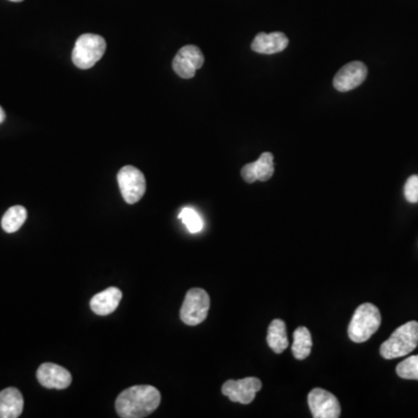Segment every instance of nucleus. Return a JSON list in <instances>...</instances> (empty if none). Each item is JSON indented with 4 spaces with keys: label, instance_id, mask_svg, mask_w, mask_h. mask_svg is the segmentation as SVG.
I'll return each instance as SVG.
<instances>
[{
    "label": "nucleus",
    "instance_id": "412c9836",
    "mask_svg": "<svg viewBox=\"0 0 418 418\" xmlns=\"http://www.w3.org/2000/svg\"><path fill=\"white\" fill-rule=\"evenodd\" d=\"M405 197L407 202L410 204H417L418 202V176L409 177L405 185Z\"/></svg>",
    "mask_w": 418,
    "mask_h": 418
},
{
    "label": "nucleus",
    "instance_id": "aec40b11",
    "mask_svg": "<svg viewBox=\"0 0 418 418\" xmlns=\"http://www.w3.org/2000/svg\"><path fill=\"white\" fill-rule=\"evenodd\" d=\"M396 373L402 379L418 380V356L407 358L396 368Z\"/></svg>",
    "mask_w": 418,
    "mask_h": 418
},
{
    "label": "nucleus",
    "instance_id": "0eeeda50",
    "mask_svg": "<svg viewBox=\"0 0 418 418\" xmlns=\"http://www.w3.org/2000/svg\"><path fill=\"white\" fill-rule=\"evenodd\" d=\"M204 63V54L197 45H185L173 58L172 67L180 78L191 79Z\"/></svg>",
    "mask_w": 418,
    "mask_h": 418
},
{
    "label": "nucleus",
    "instance_id": "20e7f679",
    "mask_svg": "<svg viewBox=\"0 0 418 418\" xmlns=\"http://www.w3.org/2000/svg\"><path fill=\"white\" fill-rule=\"evenodd\" d=\"M105 51V38L97 34H83L77 38L72 50V62L78 69L87 70L101 60Z\"/></svg>",
    "mask_w": 418,
    "mask_h": 418
},
{
    "label": "nucleus",
    "instance_id": "dca6fc26",
    "mask_svg": "<svg viewBox=\"0 0 418 418\" xmlns=\"http://www.w3.org/2000/svg\"><path fill=\"white\" fill-rule=\"evenodd\" d=\"M268 344L275 353H282L288 348L287 330L282 319H273L268 330Z\"/></svg>",
    "mask_w": 418,
    "mask_h": 418
},
{
    "label": "nucleus",
    "instance_id": "5701e85b",
    "mask_svg": "<svg viewBox=\"0 0 418 418\" xmlns=\"http://www.w3.org/2000/svg\"><path fill=\"white\" fill-rule=\"evenodd\" d=\"M10 1H13V3H20V1H23V0H10Z\"/></svg>",
    "mask_w": 418,
    "mask_h": 418
},
{
    "label": "nucleus",
    "instance_id": "39448f33",
    "mask_svg": "<svg viewBox=\"0 0 418 418\" xmlns=\"http://www.w3.org/2000/svg\"><path fill=\"white\" fill-rule=\"evenodd\" d=\"M211 307V299L207 292L202 288H192L186 294L180 309V319L187 326H198L204 322Z\"/></svg>",
    "mask_w": 418,
    "mask_h": 418
},
{
    "label": "nucleus",
    "instance_id": "ddd939ff",
    "mask_svg": "<svg viewBox=\"0 0 418 418\" xmlns=\"http://www.w3.org/2000/svg\"><path fill=\"white\" fill-rule=\"evenodd\" d=\"M290 40L284 33L275 32L266 34L259 33L253 40L251 49L259 54L272 55L281 53L287 48Z\"/></svg>",
    "mask_w": 418,
    "mask_h": 418
},
{
    "label": "nucleus",
    "instance_id": "9d476101",
    "mask_svg": "<svg viewBox=\"0 0 418 418\" xmlns=\"http://www.w3.org/2000/svg\"><path fill=\"white\" fill-rule=\"evenodd\" d=\"M368 77V67L363 62L355 61L346 64L336 74L334 87L339 92H348L357 89Z\"/></svg>",
    "mask_w": 418,
    "mask_h": 418
},
{
    "label": "nucleus",
    "instance_id": "423d86ee",
    "mask_svg": "<svg viewBox=\"0 0 418 418\" xmlns=\"http://www.w3.org/2000/svg\"><path fill=\"white\" fill-rule=\"evenodd\" d=\"M118 182L122 197L129 204L140 202L147 189L145 177L135 166H123L119 171Z\"/></svg>",
    "mask_w": 418,
    "mask_h": 418
},
{
    "label": "nucleus",
    "instance_id": "2eb2a0df",
    "mask_svg": "<svg viewBox=\"0 0 418 418\" xmlns=\"http://www.w3.org/2000/svg\"><path fill=\"white\" fill-rule=\"evenodd\" d=\"M23 397L19 390L9 387L0 392V418H16L23 414Z\"/></svg>",
    "mask_w": 418,
    "mask_h": 418
},
{
    "label": "nucleus",
    "instance_id": "f257e3e1",
    "mask_svg": "<svg viewBox=\"0 0 418 418\" xmlns=\"http://www.w3.org/2000/svg\"><path fill=\"white\" fill-rule=\"evenodd\" d=\"M160 403V390L149 385H140L120 393L115 409L122 418H143L153 414Z\"/></svg>",
    "mask_w": 418,
    "mask_h": 418
},
{
    "label": "nucleus",
    "instance_id": "f8f14e48",
    "mask_svg": "<svg viewBox=\"0 0 418 418\" xmlns=\"http://www.w3.org/2000/svg\"><path fill=\"white\" fill-rule=\"evenodd\" d=\"M275 173V163H273V155L271 153H264L260 155L258 160L253 163L246 164L243 166L241 175L243 179L249 184H253L255 180L268 182Z\"/></svg>",
    "mask_w": 418,
    "mask_h": 418
},
{
    "label": "nucleus",
    "instance_id": "f03ea898",
    "mask_svg": "<svg viewBox=\"0 0 418 418\" xmlns=\"http://www.w3.org/2000/svg\"><path fill=\"white\" fill-rule=\"evenodd\" d=\"M418 346V322H410L400 326L386 342L381 345L380 355L385 359H396L412 353Z\"/></svg>",
    "mask_w": 418,
    "mask_h": 418
},
{
    "label": "nucleus",
    "instance_id": "1a4fd4ad",
    "mask_svg": "<svg viewBox=\"0 0 418 418\" xmlns=\"http://www.w3.org/2000/svg\"><path fill=\"white\" fill-rule=\"evenodd\" d=\"M308 405L315 418H339L342 412L337 397L322 388H315L310 392Z\"/></svg>",
    "mask_w": 418,
    "mask_h": 418
},
{
    "label": "nucleus",
    "instance_id": "6e6552de",
    "mask_svg": "<svg viewBox=\"0 0 418 418\" xmlns=\"http://www.w3.org/2000/svg\"><path fill=\"white\" fill-rule=\"evenodd\" d=\"M262 390V381L257 378H246L241 380H228L222 386V394L231 402L249 405L255 400V394Z\"/></svg>",
    "mask_w": 418,
    "mask_h": 418
},
{
    "label": "nucleus",
    "instance_id": "9b49d317",
    "mask_svg": "<svg viewBox=\"0 0 418 418\" xmlns=\"http://www.w3.org/2000/svg\"><path fill=\"white\" fill-rule=\"evenodd\" d=\"M36 378L41 386L49 390H65L72 383L70 372L60 365L45 363L38 368Z\"/></svg>",
    "mask_w": 418,
    "mask_h": 418
},
{
    "label": "nucleus",
    "instance_id": "6ab92c4d",
    "mask_svg": "<svg viewBox=\"0 0 418 418\" xmlns=\"http://www.w3.org/2000/svg\"><path fill=\"white\" fill-rule=\"evenodd\" d=\"M179 219L182 221V224H185L191 233H198L204 229V221L198 211L193 208H182V211L179 213Z\"/></svg>",
    "mask_w": 418,
    "mask_h": 418
},
{
    "label": "nucleus",
    "instance_id": "f3484780",
    "mask_svg": "<svg viewBox=\"0 0 418 418\" xmlns=\"http://www.w3.org/2000/svg\"><path fill=\"white\" fill-rule=\"evenodd\" d=\"M293 337L292 352H293L294 357L299 361L309 357L312 348H313V339H312L309 330L304 326H300L294 331Z\"/></svg>",
    "mask_w": 418,
    "mask_h": 418
},
{
    "label": "nucleus",
    "instance_id": "7ed1b4c3",
    "mask_svg": "<svg viewBox=\"0 0 418 418\" xmlns=\"http://www.w3.org/2000/svg\"><path fill=\"white\" fill-rule=\"evenodd\" d=\"M381 326V314L378 307L364 304L358 307L348 326V337L352 342L364 343L379 330Z\"/></svg>",
    "mask_w": 418,
    "mask_h": 418
},
{
    "label": "nucleus",
    "instance_id": "4468645a",
    "mask_svg": "<svg viewBox=\"0 0 418 418\" xmlns=\"http://www.w3.org/2000/svg\"><path fill=\"white\" fill-rule=\"evenodd\" d=\"M121 299L122 292L119 288L109 287L105 291L96 294L91 299L89 307H91L93 313L105 317V315L112 314L118 308Z\"/></svg>",
    "mask_w": 418,
    "mask_h": 418
},
{
    "label": "nucleus",
    "instance_id": "4be33fe9",
    "mask_svg": "<svg viewBox=\"0 0 418 418\" xmlns=\"http://www.w3.org/2000/svg\"><path fill=\"white\" fill-rule=\"evenodd\" d=\"M5 118H6V114L4 112V109L0 107V123L5 120Z\"/></svg>",
    "mask_w": 418,
    "mask_h": 418
},
{
    "label": "nucleus",
    "instance_id": "a211bd4d",
    "mask_svg": "<svg viewBox=\"0 0 418 418\" xmlns=\"http://www.w3.org/2000/svg\"><path fill=\"white\" fill-rule=\"evenodd\" d=\"M27 220V211L23 206H13L4 214L1 219V228L6 233H13L23 227Z\"/></svg>",
    "mask_w": 418,
    "mask_h": 418
}]
</instances>
